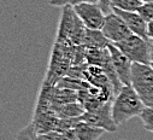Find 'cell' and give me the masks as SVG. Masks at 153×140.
Wrapping results in <instances>:
<instances>
[{"label":"cell","mask_w":153,"mask_h":140,"mask_svg":"<svg viewBox=\"0 0 153 140\" xmlns=\"http://www.w3.org/2000/svg\"><path fill=\"white\" fill-rule=\"evenodd\" d=\"M51 110L56 112V115L59 118H77L86 112L82 104L79 101L64 104V105H57V106H52Z\"/></svg>","instance_id":"obj_11"},{"label":"cell","mask_w":153,"mask_h":140,"mask_svg":"<svg viewBox=\"0 0 153 140\" xmlns=\"http://www.w3.org/2000/svg\"><path fill=\"white\" fill-rule=\"evenodd\" d=\"M75 132H76V135H77L79 140H99L100 136L106 130L102 128H99V127L91 126V124L81 121L77 126H76Z\"/></svg>","instance_id":"obj_13"},{"label":"cell","mask_w":153,"mask_h":140,"mask_svg":"<svg viewBox=\"0 0 153 140\" xmlns=\"http://www.w3.org/2000/svg\"><path fill=\"white\" fill-rule=\"evenodd\" d=\"M151 66L153 68V41H151Z\"/></svg>","instance_id":"obj_24"},{"label":"cell","mask_w":153,"mask_h":140,"mask_svg":"<svg viewBox=\"0 0 153 140\" xmlns=\"http://www.w3.org/2000/svg\"><path fill=\"white\" fill-rule=\"evenodd\" d=\"M37 140H63V134L59 132H50L45 134H39Z\"/></svg>","instance_id":"obj_20"},{"label":"cell","mask_w":153,"mask_h":140,"mask_svg":"<svg viewBox=\"0 0 153 140\" xmlns=\"http://www.w3.org/2000/svg\"><path fill=\"white\" fill-rule=\"evenodd\" d=\"M111 105L112 103H108L104 105V106H101L100 109H98L97 111H93V112L86 111L81 116V121L91 126L102 128L106 132H116L117 126L113 122V118H112Z\"/></svg>","instance_id":"obj_8"},{"label":"cell","mask_w":153,"mask_h":140,"mask_svg":"<svg viewBox=\"0 0 153 140\" xmlns=\"http://www.w3.org/2000/svg\"><path fill=\"white\" fill-rule=\"evenodd\" d=\"M59 117L53 112L52 110L41 112V114H34L31 123L35 126L36 130L39 134H45L50 132H57Z\"/></svg>","instance_id":"obj_10"},{"label":"cell","mask_w":153,"mask_h":140,"mask_svg":"<svg viewBox=\"0 0 153 140\" xmlns=\"http://www.w3.org/2000/svg\"><path fill=\"white\" fill-rule=\"evenodd\" d=\"M113 45L133 63L151 65V40L133 34L126 40Z\"/></svg>","instance_id":"obj_4"},{"label":"cell","mask_w":153,"mask_h":140,"mask_svg":"<svg viewBox=\"0 0 153 140\" xmlns=\"http://www.w3.org/2000/svg\"><path fill=\"white\" fill-rule=\"evenodd\" d=\"M76 101H79V93L76 91L68 88H59L54 86V91L52 95V106L76 103Z\"/></svg>","instance_id":"obj_14"},{"label":"cell","mask_w":153,"mask_h":140,"mask_svg":"<svg viewBox=\"0 0 153 140\" xmlns=\"http://www.w3.org/2000/svg\"><path fill=\"white\" fill-rule=\"evenodd\" d=\"M62 134H63V140H79V139H77V135H76L75 129L64 132V133H62Z\"/></svg>","instance_id":"obj_22"},{"label":"cell","mask_w":153,"mask_h":140,"mask_svg":"<svg viewBox=\"0 0 153 140\" xmlns=\"http://www.w3.org/2000/svg\"><path fill=\"white\" fill-rule=\"evenodd\" d=\"M114 13H117L127 24L129 30L137 36H141L143 39H148L147 36V25L148 23L142 18V16L139 12H130V11H122L118 9H112Z\"/></svg>","instance_id":"obj_9"},{"label":"cell","mask_w":153,"mask_h":140,"mask_svg":"<svg viewBox=\"0 0 153 140\" xmlns=\"http://www.w3.org/2000/svg\"><path fill=\"white\" fill-rule=\"evenodd\" d=\"M110 4H111V10L118 9L122 11H130V12H137L142 5L140 0H110Z\"/></svg>","instance_id":"obj_15"},{"label":"cell","mask_w":153,"mask_h":140,"mask_svg":"<svg viewBox=\"0 0 153 140\" xmlns=\"http://www.w3.org/2000/svg\"><path fill=\"white\" fill-rule=\"evenodd\" d=\"M107 48H108L110 54H111V59H112L114 71H116L121 83L123 86H130L133 62L127 56H124L120 51V48H117L113 44H108Z\"/></svg>","instance_id":"obj_7"},{"label":"cell","mask_w":153,"mask_h":140,"mask_svg":"<svg viewBox=\"0 0 153 140\" xmlns=\"http://www.w3.org/2000/svg\"><path fill=\"white\" fill-rule=\"evenodd\" d=\"M147 36L151 41H153V21L149 22L147 25Z\"/></svg>","instance_id":"obj_23"},{"label":"cell","mask_w":153,"mask_h":140,"mask_svg":"<svg viewBox=\"0 0 153 140\" xmlns=\"http://www.w3.org/2000/svg\"><path fill=\"white\" fill-rule=\"evenodd\" d=\"M110 41L102 34L101 30H92L86 29L83 46L86 48H106Z\"/></svg>","instance_id":"obj_12"},{"label":"cell","mask_w":153,"mask_h":140,"mask_svg":"<svg viewBox=\"0 0 153 140\" xmlns=\"http://www.w3.org/2000/svg\"><path fill=\"white\" fill-rule=\"evenodd\" d=\"M130 86L137 93L145 106L153 108V68L151 65L133 63Z\"/></svg>","instance_id":"obj_3"},{"label":"cell","mask_w":153,"mask_h":140,"mask_svg":"<svg viewBox=\"0 0 153 140\" xmlns=\"http://www.w3.org/2000/svg\"><path fill=\"white\" fill-rule=\"evenodd\" d=\"M74 10L87 29H92V30L102 29L106 15L98 3H85L74 7Z\"/></svg>","instance_id":"obj_5"},{"label":"cell","mask_w":153,"mask_h":140,"mask_svg":"<svg viewBox=\"0 0 153 140\" xmlns=\"http://www.w3.org/2000/svg\"><path fill=\"white\" fill-rule=\"evenodd\" d=\"M37 136H39V133H37L35 126L30 122L27 127H24L16 134L15 140H37Z\"/></svg>","instance_id":"obj_16"},{"label":"cell","mask_w":153,"mask_h":140,"mask_svg":"<svg viewBox=\"0 0 153 140\" xmlns=\"http://www.w3.org/2000/svg\"><path fill=\"white\" fill-rule=\"evenodd\" d=\"M98 4L100 5V7H101V9H102V11L105 12V15H108V13H111V12H112L110 0H99V3H98Z\"/></svg>","instance_id":"obj_21"},{"label":"cell","mask_w":153,"mask_h":140,"mask_svg":"<svg viewBox=\"0 0 153 140\" xmlns=\"http://www.w3.org/2000/svg\"><path fill=\"white\" fill-rule=\"evenodd\" d=\"M85 3H99V0H48V4L56 7H76Z\"/></svg>","instance_id":"obj_17"},{"label":"cell","mask_w":153,"mask_h":140,"mask_svg":"<svg viewBox=\"0 0 153 140\" xmlns=\"http://www.w3.org/2000/svg\"><path fill=\"white\" fill-rule=\"evenodd\" d=\"M101 31L106 36V39L110 41V44L121 42L127 38H129L130 35H133V33L127 27L126 22L113 11L106 15L105 23Z\"/></svg>","instance_id":"obj_6"},{"label":"cell","mask_w":153,"mask_h":140,"mask_svg":"<svg viewBox=\"0 0 153 140\" xmlns=\"http://www.w3.org/2000/svg\"><path fill=\"white\" fill-rule=\"evenodd\" d=\"M86 29L87 28L85 27L80 17L76 15L74 7H63L56 42L81 46L85 41Z\"/></svg>","instance_id":"obj_2"},{"label":"cell","mask_w":153,"mask_h":140,"mask_svg":"<svg viewBox=\"0 0 153 140\" xmlns=\"http://www.w3.org/2000/svg\"><path fill=\"white\" fill-rule=\"evenodd\" d=\"M139 118L142 122V126L145 130L153 133V108H145Z\"/></svg>","instance_id":"obj_18"},{"label":"cell","mask_w":153,"mask_h":140,"mask_svg":"<svg viewBox=\"0 0 153 140\" xmlns=\"http://www.w3.org/2000/svg\"><path fill=\"white\" fill-rule=\"evenodd\" d=\"M145 104L131 86H123L121 92L113 98L111 114L116 126H121L135 116H140L145 109Z\"/></svg>","instance_id":"obj_1"},{"label":"cell","mask_w":153,"mask_h":140,"mask_svg":"<svg viewBox=\"0 0 153 140\" xmlns=\"http://www.w3.org/2000/svg\"><path fill=\"white\" fill-rule=\"evenodd\" d=\"M142 4H153V0H140Z\"/></svg>","instance_id":"obj_25"},{"label":"cell","mask_w":153,"mask_h":140,"mask_svg":"<svg viewBox=\"0 0 153 140\" xmlns=\"http://www.w3.org/2000/svg\"><path fill=\"white\" fill-rule=\"evenodd\" d=\"M137 12L147 23L153 21V4H142Z\"/></svg>","instance_id":"obj_19"}]
</instances>
